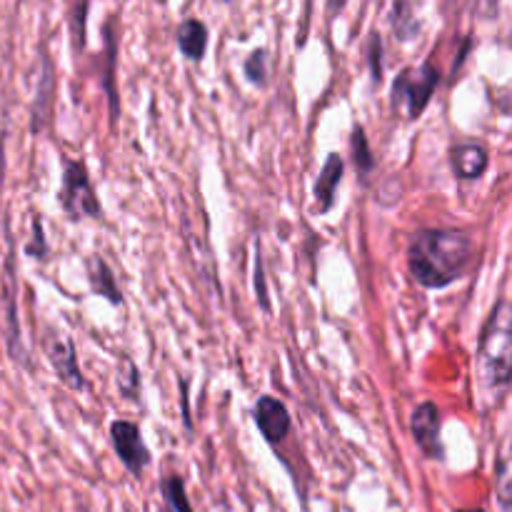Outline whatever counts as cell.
<instances>
[{
    "instance_id": "1",
    "label": "cell",
    "mask_w": 512,
    "mask_h": 512,
    "mask_svg": "<svg viewBox=\"0 0 512 512\" xmlns=\"http://www.w3.org/2000/svg\"><path fill=\"white\" fill-rule=\"evenodd\" d=\"M473 260V238L460 228H423L408 240V273L428 290L463 278Z\"/></svg>"
},
{
    "instance_id": "2",
    "label": "cell",
    "mask_w": 512,
    "mask_h": 512,
    "mask_svg": "<svg viewBox=\"0 0 512 512\" xmlns=\"http://www.w3.org/2000/svg\"><path fill=\"white\" fill-rule=\"evenodd\" d=\"M480 373L488 388L505 390L512 373V310L505 298L490 313L480 335Z\"/></svg>"
},
{
    "instance_id": "3",
    "label": "cell",
    "mask_w": 512,
    "mask_h": 512,
    "mask_svg": "<svg viewBox=\"0 0 512 512\" xmlns=\"http://www.w3.org/2000/svg\"><path fill=\"white\" fill-rule=\"evenodd\" d=\"M440 75L438 65L433 60H425L420 65H410V68L400 70L398 78L393 80V93H390V105L395 110H403L408 120H418L425 113V108L433 100V93L438 90Z\"/></svg>"
},
{
    "instance_id": "4",
    "label": "cell",
    "mask_w": 512,
    "mask_h": 512,
    "mask_svg": "<svg viewBox=\"0 0 512 512\" xmlns=\"http://www.w3.org/2000/svg\"><path fill=\"white\" fill-rule=\"evenodd\" d=\"M58 200L70 223L103 218V205H100L98 190H95L88 165L83 160H65L63 185H60Z\"/></svg>"
},
{
    "instance_id": "5",
    "label": "cell",
    "mask_w": 512,
    "mask_h": 512,
    "mask_svg": "<svg viewBox=\"0 0 512 512\" xmlns=\"http://www.w3.org/2000/svg\"><path fill=\"white\" fill-rule=\"evenodd\" d=\"M40 345H43L45 358L53 365L55 375H58V380L65 388L75 390V393L88 388V380H85L83 370H80L78 348H75V340L68 333L58 328H48Z\"/></svg>"
},
{
    "instance_id": "6",
    "label": "cell",
    "mask_w": 512,
    "mask_h": 512,
    "mask_svg": "<svg viewBox=\"0 0 512 512\" xmlns=\"http://www.w3.org/2000/svg\"><path fill=\"white\" fill-rule=\"evenodd\" d=\"M110 445H113L115 455H118L120 465L128 470L133 478H143L145 468L153 460V453L145 445L140 425L133 420H113L110 423Z\"/></svg>"
},
{
    "instance_id": "7",
    "label": "cell",
    "mask_w": 512,
    "mask_h": 512,
    "mask_svg": "<svg viewBox=\"0 0 512 512\" xmlns=\"http://www.w3.org/2000/svg\"><path fill=\"white\" fill-rule=\"evenodd\" d=\"M410 433H413L415 443H418L420 453L428 460H445V445H443V418H440V408L433 400H423L418 408L410 415Z\"/></svg>"
},
{
    "instance_id": "8",
    "label": "cell",
    "mask_w": 512,
    "mask_h": 512,
    "mask_svg": "<svg viewBox=\"0 0 512 512\" xmlns=\"http://www.w3.org/2000/svg\"><path fill=\"white\" fill-rule=\"evenodd\" d=\"M253 418L260 435H263L270 448H278L288 438L290 430H293V418H290L288 405L280 398H275V395H260L253 408Z\"/></svg>"
},
{
    "instance_id": "9",
    "label": "cell",
    "mask_w": 512,
    "mask_h": 512,
    "mask_svg": "<svg viewBox=\"0 0 512 512\" xmlns=\"http://www.w3.org/2000/svg\"><path fill=\"white\" fill-rule=\"evenodd\" d=\"M5 315H8V355L25 370L33 365L28 363L30 355L25 350L23 338H20V320H18V283H15V253H8L5 260Z\"/></svg>"
},
{
    "instance_id": "10",
    "label": "cell",
    "mask_w": 512,
    "mask_h": 512,
    "mask_svg": "<svg viewBox=\"0 0 512 512\" xmlns=\"http://www.w3.org/2000/svg\"><path fill=\"white\" fill-rule=\"evenodd\" d=\"M103 38H105V55H103V90L108 98V118L110 128L118 125L120 118V93H118V18H108L103 25Z\"/></svg>"
},
{
    "instance_id": "11",
    "label": "cell",
    "mask_w": 512,
    "mask_h": 512,
    "mask_svg": "<svg viewBox=\"0 0 512 512\" xmlns=\"http://www.w3.org/2000/svg\"><path fill=\"white\" fill-rule=\"evenodd\" d=\"M53 98H55V65L48 55L43 53V65H40V78L35 83L33 110H30V130L35 135L45 133L53 123Z\"/></svg>"
},
{
    "instance_id": "12",
    "label": "cell",
    "mask_w": 512,
    "mask_h": 512,
    "mask_svg": "<svg viewBox=\"0 0 512 512\" xmlns=\"http://www.w3.org/2000/svg\"><path fill=\"white\" fill-rule=\"evenodd\" d=\"M490 150L480 140H458L450 145V168L458 180H478L488 170Z\"/></svg>"
},
{
    "instance_id": "13",
    "label": "cell",
    "mask_w": 512,
    "mask_h": 512,
    "mask_svg": "<svg viewBox=\"0 0 512 512\" xmlns=\"http://www.w3.org/2000/svg\"><path fill=\"white\" fill-rule=\"evenodd\" d=\"M343 175H345L343 155L330 153L328 158H325L323 170H320L318 180H315V185H313V198H315V203H318L315 213L325 215V213H330V210H333L335 195H338V188H340V180H343Z\"/></svg>"
},
{
    "instance_id": "14",
    "label": "cell",
    "mask_w": 512,
    "mask_h": 512,
    "mask_svg": "<svg viewBox=\"0 0 512 512\" xmlns=\"http://www.w3.org/2000/svg\"><path fill=\"white\" fill-rule=\"evenodd\" d=\"M85 273H88L90 293L100 295V298H105L110 305H115V308H123V290H120L118 280H115L113 268H110L100 255H90V258L85 260Z\"/></svg>"
},
{
    "instance_id": "15",
    "label": "cell",
    "mask_w": 512,
    "mask_h": 512,
    "mask_svg": "<svg viewBox=\"0 0 512 512\" xmlns=\"http://www.w3.org/2000/svg\"><path fill=\"white\" fill-rule=\"evenodd\" d=\"M208 25L200 18H185L183 23L178 25V33H175V40H178V50L193 63H200L205 58V50H208Z\"/></svg>"
},
{
    "instance_id": "16",
    "label": "cell",
    "mask_w": 512,
    "mask_h": 512,
    "mask_svg": "<svg viewBox=\"0 0 512 512\" xmlns=\"http://www.w3.org/2000/svg\"><path fill=\"white\" fill-rule=\"evenodd\" d=\"M390 28H393L395 38L398 40H410V38H418L423 25L420 20L415 18V10L410 3H395L393 10H390Z\"/></svg>"
},
{
    "instance_id": "17",
    "label": "cell",
    "mask_w": 512,
    "mask_h": 512,
    "mask_svg": "<svg viewBox=\"0 0 512 512\" xmlns=\"http://www.w3.org/2000/svg\"><path fill=\"white\" fill-rule=\"evenodd\" d=\"M350 153H353V163L365 183V178L375 170V158L373 150H370L368 138H365L363 125H353V133H350Z\"/></svg>"
},
{
    "instance_id": "18",
    "label": "cell",
    "mask_w": 512,
    "mask_h": 512,
    "mask_svg": "<svg viewBox=\"0 0 512 512\" xmlns=\"http://www.w3.org/2000/svg\"><path fill=\"white\" fill-rule=\"evenodd\" d=\"M160 493H163L165 508L170 512H195L188 500V493H185V480L180 478L178 473L165 475V478L160 480Z\"/></svg>"
},
{
    "instance_id": "19",
    "label": "cell",
    "mask_w": 512,
    "mask_h": 512,
    "mask_svg": "<svg viewBox=\"0 0 512 512\" xmlns=\"http://www.w3.org/2000/svg\"><path fill=\"white\" fill-rule=\"evenodd\" d=\"M510 455H508V440H503L498 450V463H495V493H498V505L503 512H510L512 488H510Z\"/></svg>"
},
{
    "instance_id": "20",
    "label": "cell",
    "mask_w": 512,
    "mask_h": 512,
    "mask_svg": "<svg viewBox=\"0 0 512 512\" xmlns=\"http://www.w3.org/2000/svg\"><path fill=\"white\" fill-rule=\"evenodd\" d=\"M115 383H118V390L123 398L140 403V388H143V383H140V368L128 358V355L120 358L118 370H115Z\"/></svg>"
},
{
    "instance_id": "21",
    "label": "cell",
    "mask_w": 512,
    "mask_h": 512,
    "mask_svg": "<svg viewBox=\"0 0 512 512\" xmlns=\"http://www.w3.org/2000/svg\"><path fill=\"white\" fill-rule=\"evenodd\" d=\"M243 73L253 85H258V88H268V80H270L268 48H255L253 53L245 58Z\"/></svg>"
},
{
    "instance_id": "22",
    "label": "cell",
    "mask_w": 512,
    "mask_h": 512,
    "mask_svg": "<svg viewBox=\"0 0 512 512\" xmlns=\"http://www.w3.org/2000/svg\"><path fill=\"white\" fill-rule=\"evenodd\" d=\"M88 10H90V3H78L73 5V10H70V43H73L75 53H80V50L85 48V28H88Z\"/></svg>"
},
{
    "instance_id": "23",
    "label": "cell",
    "mask_w": 512,
    "mask_h": 512,
    "mask_svg": "<svg viewBox=\"0 0 512 512\" xmlns=\"http://www.w3.org/2000/svg\"><path fill=\"white\" fill-rule=\"evenodd\" d=\"M25 255H30V258L38 260V263H48L50 258V245L48 240H45V230H43V220H40V215H35L33 218V235H30V243L25 245Z\"/></svg>"
},
{
    "instance_id": "24",
    "label": "cell",
    "mask_w": 512,
    "mask_h": 512,
    "mask_svg": "<svg viewBox=\"0 0 512 512\" xmlns=\"http://www.w3.org/2000/svg\"><path fill=\"white\" fill-rule=\"evenodd\" d=\"M368 68L373 83L380 85V80H383V38H380L378 30H373L368 38Z\"/></svg>"
},
{
    "instance_id": "25",
    "label": "cell",
    "mask_w": 512,
    "mask_h": 512,
    "mask_svg": "<svg viewBox=\"0 0 512 512\" xmlns=\"http://www.w3.org/2000/svg\"><path fill=\"white\" fill-rule=\"evenodd\" d=\"M255 295H258V305L270 313V303H268V288H265V265H263V250H260V243H255Z\"/></svg>"
},
{
    "instance_id": "26",
    "label": "cell",
    "mask_w": 512,
    "mask_h": 512,
    "mask_svg": "<svg viewBox=\"0 0 512 512\" xmlns=\"http://www.w3.org/2000/svg\"><path fill=\"white\" fill-rule=\"evenodd\" d=\"M455 512H485L483 508H470V510H455Z\"/></svg>"
},
{
    "instance_id": "27",
    "label": "cell",
    "mask_w": 512,
    "mask_h": 512,
    "mask_svg": "<svg viewBox=\"0 0 512 512\" xmlns=\"http://www.w3.org/2000/svg\"><path fill=\"white\" fill-rule=\"evenodd\" d=\"M158 512H170V510H168V508H160Z\"/></svg>"
}]
</instances>
